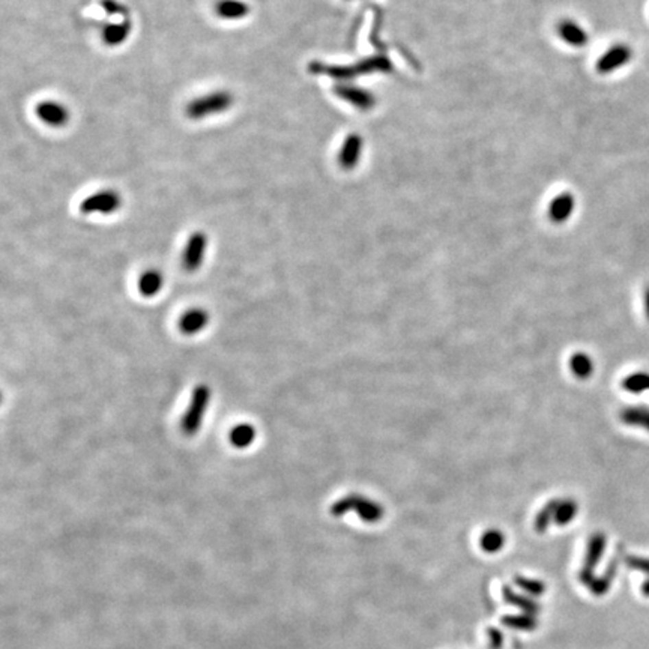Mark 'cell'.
Wrapping results in <instances>:
<instances>
[{
  "mask_svg": "<svg viewBox=\"0 0 649 649\" xmlns=\"http://www.w3.org/2000/svg\"><path fill=\"white\" fill-rule=\"evenodd\" d=\"M233 102L235 98L231 92H211L189 101L185 107V115L188 119H191V121H200V119L227 112V110L232 108Z\"/></svg>",
  "mask_w": 649,
  "mask_h": 649,
  "instance_id": "obj_1",
  "label": "cell"
},
{
  "mask_svg": "<svg viewBox=\"0 0 649 649\" xmlns=\"http://www.w3.org/2000/svg\"><path fill=\"white\" fill-rule=\"evenodd\" d=\"M349 511H355L366 523H377V521L384 519L385 514V510L381 504L359 495H347L331 506L332 516L335 517H342Z\"/></svg>",
  "mask_w": 649,
  "mask_h": 649,
  "instance_id": "obj_2",
  "label": "cell"
},
{
  "mask_svg": "<svg viewBox=\"0 0 649 649\" xmlns=\"http://www.w3.org/2000/svg\"><path fill=\"white\" fill-rule=\"evenodd\" d=\"M209 401H211V388L208 385L196 386L191 394V401H189V406L187 409L184 418H182V424H180L182 432H184L187 436H194V434L199 432L203 416L208 410Z\"/></svg>",
  "mask_w": 649,
  "mask_h": 649,
  "instance_id": "obj_3",
  "label": "cell"
},
{
  "mask_svg": "<svg viewBox=\"0 0 649 649\" xmlns=\"http://www.w3.org/2000/svg\"><path fill=\"white\" fill-rule=\"evenodd\" d=\"M122 206V197L115 189H101L86 197L80 203V212L84 215L92 213H101V215H110Z\"/></svg>",
  "mask_w": 649,
  "mask_h": 649,
  "instance_id": "obj_4",
  "label": "cell"
},
{
  "mask_svg": "<svg viewBox=\"0 0 649 649\" xmlns=\"http://www.w3.org/2000/svg\"><path fill=\"white\" fill-rule=\"evenodd\" d=\"M606 545H607V538L604 534L597 532L589 538L587 555H585L583 567L579 573V579L585 587H589V583L592 582L593 577H595L593 576V569L597 568L598 562L601 560V558H603L606 552Z\"/></svg>",
  "mask_w": 649,
  "mask_h": 649,
  "instance_id": "obj_5",
  "label": "cell"
},
{
  "mask_svg": "<svg viewBox=\"0 0 649 649\" xmlns=\"http://www.w3.org/2000/svg\"><path fill=\"white\" fill-rule=\"evenodd\" d=\"M208 248V236L203 232H194L188 237L184 255H182V266L188 272H196L203 263L204 252Z\"/></svg>",
  "mask_w": 649,
  "mask_h": 649,
  "instance_id": "obj_6",
  "label": "cell"
},
{
  "mask_svg": "<svg viewBox=\"0 0 649 649\" xmlns=\"http://www.w3.org/2000/svg\"><path fill=\"white\" fill-rule=\"evenodd\" d=\"M633 58V50L625 44L612 45L597 62V71L600 74H611L613 71L628 65Z\"/></svg>",
  "mask_w": 649,
  "mask_h": 649,
  "instance_id": "obj_7",
  "label": "cell"
},
{
  "mask_svg": "<svg viewBox=\"0 0 649 649\" xmlns=\"http://www.w3.org/2000/svg\"><path fill=\"white\" fill-rule=\"evenodd\" d=\"M35 113L39 121L51 128H60L69 122L68 108L58 101H41L35 107Z\"/></svg>",
  "mask_w": 649,
  "mask_h": 649,
  "instance_id": "obj_8",
  "label": "cell"
},
{
  "mask_svg": "<svg viewBox=\"0 0 649 649\" xmlns=\"http://www.w3.org/2000/svg\"><path fill=\"white\" fill-rule=\"evenodd\" d=\"M364 140L359 134H349L343 141V146L338 154V164L344 170H352L359 163L362 155Z\"/></svg>",
  "mask_w": 649,
  "mask_h": 649,
  "instance_id": "obj_9",
  "label": "cell"
},
{
  "mask_svg": "<svg viewBox=\"0 0 649 649\" xmlns=\"http://www.w3.org/2000/svg\"><path fill=\"white\" fill-rule=\"evenodd\" d=\"M132 30V25L128 19H125L121 23H110L106 25L101 30L102 43L108 47L122 45L126 39H128Z\"/></svg>",
  "mask_w": 649,
  "mask_h": 649,
  "instance_id": "obj_10",
  "label": "cell"
},
{
  "mask_svg": "<svg viewBox=\"0 0 649 649\" xmlns=\"http://www.w3.org/2000/svg\"><path fill=\"white\" fill-rule=\"evenodd\" d=\"M574 211V197L569 193L556 196L549 204V218L556 224L565 223Z\"/></svg>",
  "mask_w": 649,
  "mask_h": 649,
  "instance_id": "obj_11",
  "label": "cell"
},
{
  "mask_svg": "<svg viewBox=\"0 0 649 649\" xmlns=\"http://www.w3.org/2000/svg\"><path fill=\"white\" fill-rule=\"evenodd\" d=\"M213 11L223 20H242L250 14V5L244 0H218Z\"/></svg>",
  "mask_w": 649,
  "mask_h": 649,
  "instance_id": "obj_12",
  "label": "cell"
},
{
  "mask_svg": "<svg viewBox=\"0 0 649 649\" xmlns=\"http://www.w3.org/2000/svg\"><path fill=\"white\" fill-rule=\"evenodd\" d=\"M553 510V523L556 526H565L576 519L579 512V504L574 499H553L550 501Z\"/></svg>",
  "mask_w": 649,
  "mask_h": 649,
  "instance_id": "obj_13",
  "label": "cell"
},
{
  "mask_svg": "<svg viewBox=\"0 0 649 649\" xmlns=\"http://www.w3.org/2000/svg\"><path fill=\"white\" fill-rule=\"evenodd\" d=\"M558 34L562 41L571 47H583L588 44V34L579 23L573 20H562L559 23Z\"/></svg>",
  "mask_w": 649,
  "mask_h": 649,
  "instance_id": "obj_14",
  "label": "cell"
},
{
  "mask_svg": "<svg viewBox=\"0 0 649 649\" xmlns=\"http://www.w3.org/2000/svg\"><path fill=\"white\" fill-rule=\"evenodd\" d=\"M208 322L209 314L206 311L202 310V308H193V310H188L179 319V329L187 335H194L206 328Z\"/></svg>",
  "mask_w": 649,
  "mask_h": 649,
  "instance_id": "obj_15",
  "label": "cell"
},
{
  "mask_svg": "<svg viewBox=\"0 0 649 649\" xmlns=\"http://www.w3.org/2000/svg\"><path fill=\"white\" fill-rule=\"evenodd\" d=\"M335 93L338 95L340 98L347 101V102H351L352 106L358 107L359 110L361 108H368V107H371V104H373V98H371V95H368L366 91H362V89L353 88V86H347V84L337 86Z\"/></svg>",
  "mask_w": 649,
  "mask_h": 649,
  "instance_id": "obj_16",
  "label": "cell"
},
{
  "mask_svg": "<svg viewBox=\"0 0 649 649\" xmlns=\"http://www.w3.org/2000/svg\"><path fill=\"white\" fill-rule=\"evenodd\" d=\"M620 419L630 427H639L649 432V408L645 406H628L620 412Z\"/></svg>",
  "mask_w": 649,
  "mask_h": 649,
  "instance_id": "obj_17",
  "label": "cell"
},
{
  "mask_svg": "<svg viewBox=\"0 0 649 649\" xmlns=\"http://www.w3.org/2000/svg\"><path fill=\"white\" fill-rule=\"evenodd\" d=\"M163 284H164L163 274L160 271H156V269H149V271L140 275L139 292L146 298H152L160 294V290L163 289Z\"/></svg>",
  "mask_w": 649,
  "mask_h": 649,
  "instance_id": "obj_18",
  "label": "cell"
},
{
  "mask_svg": "<svg viewBox=\"0 0 649 649\" xmlns=\"http://www.w3.org/2000/svg\"><path fill=\"white\" fill-rule=\"evenodd\" d=\"M502 597H504V600L506 601V603L511 604V606L519 607L520 611L523 612V613H526V615L535 616L538 612L541 611L540 604L535 603L534 600L528 598V597H523V595H520V593H517L516 591H512L510 587H504V588H502Z\"/></svg>",
  "mask_w": 649,
  "mask_h": 649,
  "instance_id": "obj_19",
  "label": "cell"
},
{
  "mask_svg": "<svg viewBox=\"0 0 649 649\" xmlns=\"http://www.w3.org/2000/svg\"><path fill=\"white\" fill-rule=\"evenodd\" d=\"M569 368H571L573 375L577 379H582V381H585V379H588V377L592 376V371H593L592 358L589 355L582 353V352L574 353L571 356V359H569Z\"/></svg>",
  "mask_w": 649,
  "mask_h": 649,
  "instance_id": "obj_20",
  "label": "cell"
},
{
  "mask_svg": "<svg viewBox=\"0 0 649 649\" xmlns=\"http://www.w3.org/2000/svg\"><path fill=\"white\" fill-rule=\"evenodd\" d=\"M256 439V429L250 424L236 425L231 433V442L235 448H248Z\"/></svg>",
  "mask_w": 649,
  "mask_h": 649,
  "instance_id": "obj_21",
  "label": "cell"
},
{
  "mask_svg": "<svg viewBox=\"0 0 649 649\" xmlns=\"http://www.w3.org/2000/svg\"><path fill=\"white\" fill-rule=\"evenodd\" d=\"M616 569H618V565H616V562H612L611 565H609V568L606 569V573L601 576V577H593L592 582L589 583V591L593 593V595H604V593L609 592V589H611V585L615 579V574H616Z\"/></svg>",
  "mask_w": 649,
  "mask_h": 649,
  "instance_id": "obj_22",
  "label": "cell"
},
{
  "mask_svg": "<svg viewBox=\"0 0 649 649\" xmlns=\"http://www.w3.org/2000/svg\"><path fill=\"white\" fill-rule=\"evenodd\" d=\"M622 388L631 394H642L649 391V373L637 371V373L627 376L622 381Z\"/></svg>",
  "mask_w": 649,
  "mask_h": 649,
  "instance_id": "obj_23",
  "label": "cell"
},
{
  "mask_svg": "<svg viewBox=\"0 0 649 649\" xmlns=\"http://www.w3.org/2000/svg\"><path fill=\"white\" fill-rule=\"evenodd\" d=\"M480 544L484 552L496 553L505 545V535L501 531H497V529H490L481 536Z\"/></svg>",
  "mask_w": 649,
  "mask_h": 649,
  "instance_id": "obj_24",
  "label": "cell"
},
{
  "mask_svg": "<svg viewBox=\"0 0 649 649\" xmlns=\"http://www.w3.org/2000/svg\"><path fill=\"white\" fill-rule=\"evenodd\" d=\"M502 624H505L506 627L514 628V630H521V631H532L536 628L538 621L535 620V616L532 615H514V616H505L502 618Z\"/></svg>",
  "mask_w": 649,
  "mask_h": 649,
  "instance_id": "obj_25",
  "label": "cell"
},
{
  "mask_svg": "<svg viewBox=\"0 0 649 649\" xmlns=\"http://www.w3.org/2000/svg\"><path fill=\"white\" fill-rule=\"evenodd\" d=\"M514 583H516L520 589H523L525 592L531 593V595H535V597L543 595V593L545 592V585L541 580L529 579V577H523V576H516Z\"/></svg>",
  "mask_w": 649,
  "mask_h": 649,
  "instance_id": "obj_26",
  "label": "cell"
},
{
  "mask_svg": "<svg viewBox=\"0 0 649 649\" xmlns=\"http://www.w3.org/2000/svg\"><path fill=\"white\" fill-rule=\"evenodd\" d=\"M552 523H553V510H552V504L549 501L536 514L535 521H534L535 531L540 532V534H544L545 531H547Z\"/></svg>",
  "mask_w": 649,
  "mask_h": 649,
  "instance_id": "obj_27",
  "label": "cell"
},
{
  "mask_svg": "<svg viewBox=\"0 0 649 649\" xmlns=\"http://www.w3.org/2000/svg\"><path fill=\"white\" fill-rule=\"evenodd\" d=\"M101 6L104 8V11L110 15H123L125 19H128L126 8L122 3L116 2V0H101Z\"/></svg>",
  "mask_w": 649,
  "mask_h": 649,
  "instance_id": "obj_28",
  "label": "cell"
},
{
  "mask_svg": "<svg viewBox=\"0 0 649 649\" xmlns=\"http://www.w3.org/2000/svg\"><path fill=\"white\" fill-rule=\"evenodd\" d=\"M627 565L637 571H642L649 577V559L640 556H627Z\"/></svg>",
  "mask_w": 649,
  "mask_h": 649,
  "instance_id": "obj_29",
  "label": "cell"
},
{
  "mask_svg": "<svg viewBox=\"0 0 649 649\" xmlns=\"http://www.w3.org/2000/svg\"><path fill=\"white\" fill-rule=\"evenodd\" d=\"M487 636H488V644L492 649H501L504 645V636L502 633L497 628H488L487 630Z\"/></svg>",
  "mask_w": 649,
  "mask_h": 649,
  "instance_id": "obj_30",
  "label": "cell"
},
{
  "mask_svg": "<svg viewBox=\"0 0 649 649\" xmlns=\"http://www.w3.org/2000/svg\"><path fill=\"white\" fill-rule=\"evenodd\" d=\"M644 305H645V314L646 319L649 320V286L645 290V296H644Z\"/></svg>",
  "mask_w": 649,
  "mask_h": 649,
  "instance_id": "obj_31",
  "label": "cell"
},
{
  "mask_svg": "<svg viewBox=\"0 0 649 649\" xmlns=\"http://www.w3.org/2000/svg\"><path fill=\"white\" fill-rule=\"evenodd\" d=\"M642 592H644L645 597H649V577H648V579H646V580L644 582V585H642Z\"/></svg>",
  "mask_w": 649,
  "mask_h": 649,
  "instance_id": "obj_32",
  "label": "cell"
}]
</instances>
